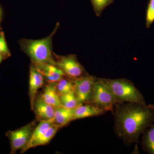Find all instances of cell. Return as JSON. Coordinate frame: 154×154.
Wrapping results in <instances>:
<instances>
[{
    "label": "cell",
    "mask_w": 154,
    "mask_h": 154,
    "mask_svg": "<svg viewBox=\"0 0 154 154\" xmlns=\"http://www.w3.org/2000/svg\"><path fill=\"white\" fill-rule=\"evenodd\" d=\"M112 112L116 134L128 145L138 142L140 135L154 123L152 105L120 102Z\"/></svg>",
    "instance_id": "obj_1"
},
{
    "label": "cell",
    "mask_w": 154,
    "mask_h": 154,
    "mask_svg": "<svg viewBox=\"0 0 154 154\" xmlns=\"http://www.w3.org/2000/svg\"><path fill=\"white\" fill-rule=\"evenodd\" d=\"M59 26L57 23L51 34L46 38L38 40L23 38L20 41L21 49L29 57L32 63L55 64L52 51V39Z\"/></svg>",
    "instance_id": "obj_2"
},
{
    "label": "cell",
    "mask_w": 154,
    "mask_h": 154,
    "mask_svg": "<svg viewBox=\"0 0 154 154\" xmlns=\"http://www.w3.org/2000/svg\"><path fill=\"white\" fill-rule=\"evenodd\" d=\"M102 79L113 93L119 103L146 104L142 94L131 81L125 79Z\"/></svg>",
    "instance_id": "obj_3"
},
{
    "label": "cell",
    "mask_w": 154,
    "mask_h": 154,
    "mask_svg": "<svg viewBox=\"0 0 154 154\" xmlns=\"http://www.w3.org/2000/svg\"><path fill=\"white\" fill-rule=\"evenodd\" d=\"M89 103L102 108L106 112H113L116 104L119 102L102 79L96 78Z\"/></svg>",
    "instance_id": "obj_4"
},
{
    "label": "cell",
    "mask_w": 154,
    "mask_h": 154,
    "mask_svg": "<svg viewBox=\"0 0 154 154\" xmlns=\"http://www.w3.org/2000/svg\"><path fill=\"white\" fill-rule=\"evenodd\" d=\"M53 54L55 65L63 72L66 76L73 79L88 75L75 55H58L54 52Z\"/></svg>",
    "instance_id": "obj_5"
},
{
    "label": "cell",
    "mask_w": 154,
    "mask_h": 154,
    "mask_svg": "<svg viewBox=\"0 0 154 154\" xmlns=\"http://www.w3.org/2000/svg\"><path fill=\"white\" fill-rule=\"evenodd\" d=\"M37 121V119H35L19 129L6 133V136L11 143V153L14 154L17 151L22 150L28 143Z\"/></svg>",
    "instance_id": "obj_6"
},
{
    "label": "cell",
    "mask_w": 154,
    "mask_h": 154,
    "mask_svg": "<svg viewBox=\"0 0 154 154\" xmlns=\"http://www.w3.org/2000/svg\"><path fill=\"white\" fill-rule=\"evenodd\" d=\"M96 77L85 75L72 79L74 91L81 104L89 103Z\"/></svg>",
    "instance_id": "obj_7"
},
{
    "label": "cell",
    "mask_w": 154,
    "mask_h": 154,
    "mask_svg": "<svg viewBox=\"0 0 154 154\" xmlns=\"http://www.w3.org/2000/svg\"><path fill=\"white\" fill-rule=\"evenodd\" d=\"M44 77L37 70L35 65L32 63L30 69L29 88V95L32 110H33L34 102L37 97L38 91L44 85Z\"/></svg>",
    "instance_id": "obj_8"
},
{
    "label": "cell",
    "mask_w": 154,
    "mask_h": 154,
    "mask_svg": "<svg viewBox=\"0 0 154 154\" xmlns=\"http://www.w3.org/2000/svg\"><path fill=\"white\" fill-rule=\"evenodd\" d=\"M34 65L48 84L57 83L66 76L63 72L54 64L43 63Z\"/></svg>",
    "instance_id": "obj_9"
},
{
    "label": "cell",
    "mask_w": 154,
    "mask_h": 154,
    "mask_svg": "<svg viewBox=\"0 0 154 154\" xmlns=\"http://www.w3.org/2000/svg\"><path fill=\"white\" fill-rule=\"evenodd\" d=\"M33 110L36 116V119L39 122L54 119L55 109L45 102L39 95L35 99Z\"/></svg>",
    "instance_id": "obj_10"
},
{
    "label": "cell",
    "mask_w": 154,
    "mask_h": 154,
    "mask_svg": "<svg viewBox=\"0 0 154 154\" xmlns=\"http://www.w3.org/2000/svg\"><path fill=\"white\" fill-rule=\"evenodd\" d=\"M106 111L91 103H83L74 109L73 120L102 115Z\"/></svg>",
    "instance_id": "obj_11"
},
{
    "label": "cell",
    "mask_w": 154,
    "mask_h": 154,
    "mask_svg": "<svg viewBox=\"0 0 154 154\" xmlns=\"http://www.w3.org/2000/svg\"><path fill=\"white\" fill-rule=\"evenodd\" d=\"M54 124V119L50 120L39 121L38 124L35 127L28 143L21 150V153H24L29 149L32 148L33 143L40 138Z\"/></svg>",
    "instance_id": "obj_12"
},
{
    "label": "cell",
    "mask_w": 154,
    "mask_h": 154,
    "mask_svg": "<svg viewBox=\"0 0 154 154\" xmlns=\"http://www.w3.org/2000/svg\"><path fill=\"white\" fill-rule=\"evenodd\" d=\"M39 95L45 102L48 105H51L55 109L61 106L60 96L57 91L55 83H48V85L45 86L43 91Z\"/></svg>",
    "instance_id": "obj_13"
},
{
    "label": "cell",
    "mask_w": 154,
    "mask_h": 154,
    "mask_svg": "<svg viewBox=\"0 0 154 154\" xmlns=\"http://www.w3.org/2000/svg\"><path fill=\"white\" fill-rule=\"evenodd\" d=\"M74 109H69L62 106L55 109L54 117V123L61 128L73 121Z\"/></svg>",
    "instance_id": "obj_14"
},
{
    "label": "cell",
    "mask_w": 154,
    "mask_h": 154,
    "mask_svg": "<svg viewBox=\"0 0 154 154\" xmlns=\"http://www.w3.org/2000/svg\"><path fill=\"white\" fill-rule=\"evenodd\" d=\"M142 146L149 154H154V123L149 127L143 134Z\"/></svg>",
    "instance_id": "obj_15"
},
{
    "label": "cell",
    "mask_w": 154,
    "mask_h": 154,
    "mask_svg": "<svg viewBox=\"0 0 154 154\" xmlns=\"http://www.w3.org/2000/svg\"><path fill=\"white\" fill-rule=\"evenodd\" d=\"M60 100L61 105L69 109H75L82 104L77 98L74 91L60 95Z\"/></svg>",
    "instance_id": "obj_16"
},
{
    "label": "cell",
    "mask_w": 154,
    "mask_h": 154,
    "mask_svg": "<svg viewBox=\"0 0 154 154\" xmlns=\"http://www.w3.org/2000/svg\"><path fill=\"white\" fill-rule=\"evenodd\" d=\"M60 128L59 125L55 124H54L40 138L38 139V140L33 143L32 148L47 144L54 137L58 130Z\"/></svg>",
    "instance_id": "obj_17"
},
{
    "label": "cell",
    "mask_w": 154,
    "mask_h": 154,
    "mask_svg": "<svg viewBox=\"0 0 154 154\" xmlns=\"http://www.w3.org/2000/svg\"><path fill=\"white\" fill-rule=\"evenodd\" d=\"M55 85L57 91L59 96L74 91L72 79L66 76L56 83Z\"/></svg>",
    "instance_id": "obj_18"
},
{
    "label": "cell",
    "mask_w": 154,
    "mask_h": 154,
    "mask_svg": "<svg viewBox=\"0 0 154 154\" xmlns=\"http://www.w3.org/2000/svg\"><path fill=\"white\" fill-rule=\"evenodd\" d=\"M94 12L97 17H100L105 8L113 2V0H91Z\"/></svg>",
    "instance_id": "obj_19"
},
{
    "label": "cell",
    "mask_w": 154,
    "mask_h": 154,
    "mask_svg": "<svg viewBox=\"0 0 154 154\" xmlns=\"http://www.w3.org/2000/svg\"><path fill=\"white\" fill-rule=\"evenodd\" d=\"M154 22V0H149L146 14V26L149 28Z\"/></svg>",
    "instance_id": "obj_20"
},
{
    "label": "cell",
    "mask_w": 154,
    "mask_h": 154,
    "mask_svg": "<svg viewBox=\"0 0 154 154\" xmlns=\"http://www.w3.org/2000/svg\"><path fill=\"white\" fill-rule=\"evenodd\" d=\"M0 54L4 56H10V52L6 42L5 35L3 32L0 33Z\"/></svg>",
    "instance_id": "obj_21"
},
{
    "label": "cell",
    "mask_w": 154,
    "mask_h": 154,
    "mask_svg": "<svg viewBox=\"0 0 154 154\" xmlns=\"http://www.w3.org/2000/svg\"><path fill=\"white\" fill-rule=\"evenodd\" d=\"M3 56L0 54V63L2 62V60H3Z\"/></svg>",
    "instance_id": "obj_22"
},
{
    "label": "cell",
    "mask_w": 154,
    "mask_h": 154,
    "mask_svg": "<svg viewBox=\"0 0 154 154\" xmlns=\"http://www.w3.org/2000/svg\"><path fill=\"white\" fill-rule=\"evenodd\" d=\"M0 14H1V11H0Z\"/></svg>",
    "instance_id": "obj_23"
}]
</instances>
